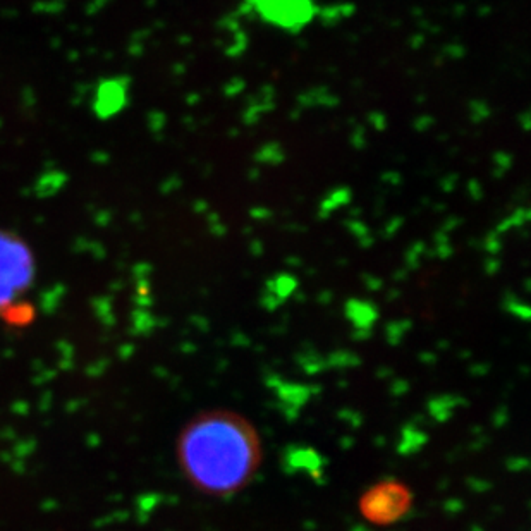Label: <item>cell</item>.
<instances>
[{
  "mask_svg": "<svg viewBox=\"0 0 531 531\" xmlns=\"http://www.w3.org/2000/svg\"><path fill=\"white\" fill-rule=\"evenodd\" d=\"M177 463L196 490L225 497L242 490L261 463L255 426L234 411H205L184 426Z\"/></svg>",
  "mask_w": 531,
  "mask_h": 531,
  "instance_id": "cell-1",
  "label": "cell"
},
{
  "mask_svg": "<svg viewBox=\"0 0 531 531\" xmlns=\"http://www.w3.org/2000/svg\"><path fill=\"white\" fill-rule=\"evenodd\" d=\"M256 14L268 25L286 32H299L315 16L313 0H249Z\"/></svg>",
  "mask_w": 531,
  "mask_h": 531,
  "instance_id": "cell-3",
  "label": "cell"
},
{
  "mask_svg": "<svg viewBox=\"0 0 531 531\" xmlns=\"http://www.w3.org/2000/svg\"><path fill=\"white\" fill-rule=\"evenodd\" d=\"M407 507V494L398 483L379 485L368 492L363 502V511L373 521H391L399 518Z\"/></svg>",
  "mask_w": 531,
  "mask_h": 531,
  "instance_id": "cell-4",
  "label": "cell"
},
{
  "mask_svg": "<svg viewBox=\"0 0 531 531\" xmlns=\"http://www.w3.org/2000/svg\"><path fill=\"white\" fill-rule=\"evenodd\" d=\"M34 274L32 251L19 237L0 232V306L29 287Z\"/></svg>",
  "mask_w": 531,
  "mask_h": 531,
  "instance_id": "cell-2",
  "label": "cell"
}]
</instances>
